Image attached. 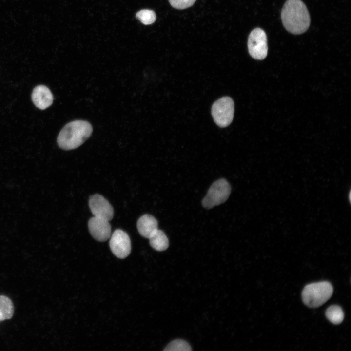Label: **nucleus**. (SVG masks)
<instances>
[{
	"label": "nucleus",
	"mask_w": 351,
	"mask_h": 351,
	"mask_svg": "<svg viewBox=\"0 0 351 351\" xmlns=\"http://www.w3.org/2000/svg\"><path fill=\"white\" fill-rule=\"evenodd\" d=\"M231 193V186L225 179L214 182L203 198L202 204L206 209H211L225 202Z\"/></svg>",
	"instance_id": "4"
},
{
	"label": "nucleus",
	"mask_w": 351,
	"mask_h": 351,
	"mask_svg": "<svg viewBox=\"0 0 351 351\" xmlns=\"http://www.w3.org/2000/svg\"><path fill=\"white\" fill-rule=\"evenodd\" d=\"M192 349L190 345L185 341L176 339L170 342L164 349L165 351H189Z\"/></svg>",
	"instance_id": "16"
},
{
	"label": "nucleus",
	"mask_w": 351,
	"mask_h": 351,
	"mask_svg": "<svg viewBox=\"0 0 351 351\" xmlns=\"http://www.w3.org/2000/svg\"><path fill=\"white\" fill-rule=\"evenodd\" d=\"M327 319L334 324H340L344 319V312L342 308L338 305H332L326 311Z\"/></svg>",
	"instance_id": "14"
},
{
	"label": "nucleus",
	"mask_w": 351,
	"mask_h": 351,
	"mask_svg": "<svg viewBox=\"0 0 351 351\" xmlns=\"http://www.w3.org/2000/svg\"><path fill=\"white\" fill-rule=\"evenodd\" d=\"M136 18L143 24L149 25L153 23L156 20V15L154 11L149 9L140 10L136 14Z\"/></svg>",
	"instance_id": "15"
},
{
	"label": "nucleus",
	"mask_w": 351,
	"mask_h": 351,
	"mask_svg": "<svg viewBox=\"0 0 351 351\" xmlns=\"http://www.w3.org/2000/svg\"><path fill=\"white\" fill-rule=\"evenodd\" d=\"M14 313V307L11 299L0 295V319L1 321L11 318Z\"/></svg>",
	"instance_id": "13"
},
{
	"label": "nucleus",
	"mask_w": 351,
	"mask_h": 351,
	"mask_svg": "<svg viewBox=\"0 0 351 351\" xmlns=\"http://www.w3.org/2000/svg\"><path fill=\"white\" fill-rule=\"evenodd\" d=\"M32 100L36 107L44 110L52 104L53 96L48 87L44 85H38L33 90Z\"/></svg>",
	"instance_id": "10"
},
{
	"label": "nucleus",
	"mask_w": 351,
	"mask_h": 351,
	"mask_svg": "<svg viewBox=\"0 0 351 351\" xmlns=\"http://www.w3.org/2000/svg\"><path fill=\"white\" fill-rule=\"evenodd\" d=\"M137 228L139 234L142 236L149 238L158 229V222L153 216L149 214H145L138 219Z\"/></svg>",
	"instance_id": "11"
},
{
	"label": "nucleus",
	"mask_w": 351,
	"mask_h": 351,
	"mask_svg": "<svg viewBox=\"0 0 351 351\" xmlns=\"http://www.w3.org/2000/svg\"><path fill=\"white\" fill-rule=\"evenodd\" d=\"M196 0H169L171 5L177 9H184L192 6Z\"/></svg>",
	"instance_id": "17"
},
{
	"label": "nucleus",
	"mask_w": 351,
	"mask_h": 351,
	"mask_svg": "<svg viewBox=\"0 0 351 351\" xmlns=\"http://www.w3.org/2000/svg\"><path fill=\"white\" fill-rule=\"evenodd\" d=\"M248 48L250 56L255 59L262 60L266 57L267 38L263 30L256 28L251 31L248 37Z\"/></svg>",
	"instance_id": "6"
},
{
	"label": "nucleus",
	"mask_w": 351,
	"mask_h": 351,
	"mask_svg": "<svg viewBox=\"0 0 351 351\" xmlns=\"http://www.w3.org/2000/svg\"><path fill=\"white\" fill-rule=\"evenodd\" d=\"M0 321H1L0 319Z\"/></svg>",
	"instance_id": "18"
},
{
	"label": "nucleus",
	"mask_w": 351,
	"mask_h": 351,
	"mask_svg": "<svg viewBox=\"0 0 351 351\" xmlns=\"http://www.w3.org/2000/svg\"><path fill=\"white\" fill-rule=\"evenodd\" d=\"M234 114V103L228 97L216 100L212 107V115L215 123L220 127L228 126L232 122Z\"/></svg>",
	"instance_id": "5"
},
{
	"label": "nucleus",
	"mask_w": 351,
	"mask_h": 351,
	"mask_svg": "<svg viewBox=\"0 0 351 351\" xmlns=\"http://www.w3.org/2000/svg\"><path fill=\"white\" fill-rule=\"evenodd\" d=\"M333 289L328 281H321L307 285L302 292L304 303L311 308L318 307L332 296Z\"/></svg>",
	"instance_id": "3"
},
{
	"label": "nucleus",
	"mask_w": 351,
	"mask_h": 351,
	"mask_svg": "<svg viewBox=\"0 0 351 351\" xmlns=\"http://www.w3.org/2000/svg\"><path fill=\"white\" fill-rule=\"evenodd\" d=\"M285 29L293 34H301L308 29L310 16L305 4L300 0H287L281 11Z\"/></svg>",
	"instance_id": "1"
},
{
	"label": "nucleus",
	"mask_w": 351,
	"mask_h": 351,
	"mask_svg": "<svg viewBox=\"0 0 351 351\" xmlns=\"http://www.w3.org/2000/svg\"><path fill=\"white\" fill-rule=\"evenodd\" d=\"M89 232L97 241L103 242L109 239L111 235V226L109 221L93 216L88 223Z\"/></svg>",
	"instance_id": "9"
},
{
	"label": "nucleus",
	"mask_w": 351,
	"mask_h": 351,
	"mask_svg": "<svg viewBox=\"0 0 351 351\" xmlns=\"http://www.w3.org/2000/svg\"><path fill=\"white\" fill-rule=\"evenodd\" d=\"M93 128L86 121H71L62 129L57 137L60 148L65 150L76 149L82 144L91 136Z\"/></svg>",
	"instance_id": "2"
},
{
	"label": "nucleus",
	"mask_w": 351,
	"mask_h": 351,
	"mask_svg": "<svg viewBox=\"0 0 351 351\" xmlns=\"http://www.w3.org/2000/svg\"><path fill=\"white\" fill-rule=\"evenodd\" d=\"M89 205L94 216L101 218L108 221L111 220L114 216V209L103 196L95 194L90 197Z\"/></svg>",
	"instance_id": "8"
},
{
	"label": "nucleus",
	"mask_w": 351,
	"mask_h": 351,
	"mask_svg": "<svg viewBox=\"0 0 351 351\" xmlns=\"http://www.w3.org/2000/svg\"><path fill=\"white\" fill-rule=\"evenodd\" d=\"M109 246L113 254L123 259L127 257L131 250V244L128 234L120 229L116 230L111 235Z\"/></svg>",
	"instance_id": "7"
},
{
	"label": "nucleus",
	"mask_w": 351,
	"mask_h": 351,
	"mask_svg": "<svg viewBox=\"0 0 351 351\" xmlns=\"http://www.w3.org/2000/svg\"><path fill=\"white\" fill-rule=\"evenodd\" d=\"M150 246L158 251L166 250L169 246V240L165 233L160 230H156L149 237Z\"/></svg>",
	"instance_id": "12"
}]
</instances>
